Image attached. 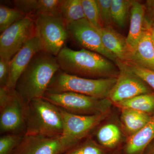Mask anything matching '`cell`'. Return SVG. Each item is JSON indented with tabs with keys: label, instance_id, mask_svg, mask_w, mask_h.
Wrapping results in <instances>:
<instances>
[{
	"label": "cell",
	"instance_id": "cell-24",
	"mask_svg": "<svg viewBox=\"0 0 154 154\" xmlns=\"http://www.w3.org/2000/svg\"><path fill=\"white\" fill-rule=\"evenodd\" d=\"M81 1L86 19L97 30L104 27L96 0H81Z\"/></svg>",
	"mask_w": 154,
	"mask_h": 154
},
{
	"label": "cell",
	"instance_id": "cell-19",
	"mask_svg": "<svg viewBox=\"0 0 154 154\" xmlns=\"http://www.w3.org/2000/svg\"><path fill=\"white\" fill-rule=\"evenodd\" d=\"M60 16L66 25L86 19L81 0H61Z\"/></svg>",
	"mask_w": 154,
	"mask_h": 154
},
{
	"label": "cell",
	"instance_id": "cell-21",
	"mask_svg": "<svg viewBox=\"0 0 154 154\" xmlns=\"http://www.w3.org/2000/svg\"><path fill=\"white\" fill-rule=\"evenodd\" d=\"M134 1L111 0V9L113 24L120 28L126 25Z\"/></svg>",
	"mask_w": 154,
	"mask_h": 154
},
{
	"label": "cell",
	"instance_id": "cell-16",
	"mask_svg": "<svg viewBox=\"0 0 154 154\" xmlns=\"http://www.w3.org/2000/svg\"><path fill=\"white\" fill-rule=\"evenodd\" d=\"M145 5L134 1L130 11V24L126 41L133 51L140 40L146 25Z\"/></svg>",
	"mask_w": 154,
	"mask_h": 154
},
{
	"label": "cell",
	"instance_id": "cell-15",
	"mask_svg": "<svg viewBox=\"0 0 154 154\" xmlns=\"http://www.w3.org/2000/svg\"><path fill=\"white\" fill-rule=\"evenodd\" d=\"M129 62L154 70V47L152 39L151 28L147 20L143 34L136 47L132 51Z\"/></svg>",
	"mask_w": 154,
	"mask_h": 154
},
{
	"label": "cell",
	"instance_id": "cell-20",
	"mask_svg": "<svg viewBox=\"0 0 154 154\" xmlns=\"http://www.w3.org/2000/svg\"><path fill=\"white\" fill-rule=\"evenodd\" d=\"M121 108H128L148 113L154 110V94H142L116 104Z\"/></svg>",
	"mask_w": 154,
	"mask_h": 154
},
{
	"label": "cell",
	"instance_id": "cell-11",
	"mask_svg": "<svg viewBox=\"0 0 154 154\" xmlns=\"http://www.w3.org/2000/svg\"><path fill=\"white\" fill-rule=\"evenodd\" d=\"M119 74L116 82L107 99L116 104L142 94H149V90L145 83L129 70L123 63H116Z\"/></svg>",
	"mask_w": 154,
	"mask_h": 154
},
{
	"label": "cell",
	"instance_id": "cell-7",
	"mask_svg": "<svg viewBox=\"0 0 154 154\" xmlns=\"http://www.w3.org/2000/svg\"><path fill=\"white\" fill-rule=\"evenodd\" d=\"M36 36L44 52L56 57L69 36L66 25L60 16L40 15L35 19Z\"/></svg>",
	"mask_w": 154,
	"mask_h": 154
},
{
	"label": "cell",
	"instance_id": "cell-2",
	"mask_svg": "<svg viewBox=\"0 0 154 154\" xmlns=\"http://www.w3.org/2000/svg\"><path fill=\"white\" fill-rule=\"evenodd\" d=\"M59 70L56 57L44 51L38 52L19 77L14 89L25 103L43 98L53 77Z\"/></svg>",
	"mask_w": 154,
	"mask_h": 154
},
{
	"label": "cell",
	"instance_id": "cell-18",
	"mask_svg": "<svg viewBox=\"0 0 154 154\" xmlns=\"http://www.w3.org/2000/svg\"><path fill=\"white\" fill-rule=\"evenodd\" d=\"M148 113L133 109L123 108L121 119L125 127L131 135L140 130L150 120Z\"/></svg>",
	"mask_w": 154,
	"mask_h": 154
},
{
	"label": "cell",
	"instance_id": "cell-12",
	"mask_svg": "<svg viewBox=\"0 0 154 154\" xmlns=\"http://www.w3.org/2000/svg\"><path fill=\"white\" fill-rule=\"evenodd\" d=\"M65 150L60 137L25 134L14 154H60Z\"/></svg>",
	"mask_w": 154,
	"mask_h": 154
},
{
	"label": "cell",
	"instance_id": "cell-23",
	"mask_svg": "<svg viewBox=\"0 0 154 154\" xmlns=\"http://www.w3.org/2000/svg\"><path fill=\"white\" fill-rule=\"evenodd\" d=\"M25 14L14 8L1 5L0 6V32L2 33L7 28L16 22L27 17Z\"/></svg>",
	"mask_w": 154,
	"mask_h": 154
},
{
	"label": "cell",
	"instance_id": "cell-22",
	"mask_svg": "<svg viewBox=\"0 0 154 154\" xmlns=\"http://www.w3.org/2000/svg\"><path fill=\"white\" fill-rule=\"evenodd\" d=\"M97 139L102 145L108 148L116 146L121 138V132L117 125L112 123L101 127L96 134Z\"/></svg>",
	"mask_w": 154,
	"mask_h": 154
},
{
	"label": "cell",
	"instance_id": "cell-25",
	"mask_svg": "<svg viewBox=\"0 0 154 154\" xmlns=\"http://www.w3.org/2000/svg\"><path fill=\"white\" fill-rule=\"evenodd\" d=\"M123 63L130 71L154 90V70L138 65L131 62Z\"/></svg>",
	"mask_w": 154,
	"mask_h": 154
},
{
	"label": "cell",
	"instance_id": "cell-33",
	"mask_svg": "<svg viewBox=\"0 0 154 154\" xmlns=\"http://www.w3.org/2000/svg\"><path fill=\"white\" fill-rule=\"evenodd\" d=\"M151 33H152V39L154 47V31L151 28Z\"/></svg>",
	"mask_w": 154,
	"mask_h": 154
},
{
	"label": "cell",
	"instance_id": "cell-10",
	"mask_svg": "<svg viewBox=\"0 0 154 154\" xmlns=\"http://www.w3.org/2000/svg\"><path fill=\"white\" fill-rule=\"evenodd\" d=\"M66 26L69 36L84 48L99 54L114 63L118 61L115 56L105 48L99 30L87 19H81Z\"/></svg>",
	"mask_w": 154,
	"mask_h": 154
},
{
	"label": "cell",
	"instance_id": "cell-28",
	"mask_svg": "<svg viewBox=\"0 0 154 154\" xmlns=\"http://www.w3.org/2000/svg\"><path fill=\"white\" fill-rule=\"evenodd\" d=\"M100 17L104 27H112L113 25L111 14V0H96Z\"/></svg>",
	"mask_w": 154,
	"mask_h": 154
},
{
	"label": "cell",
	"instance_id": "cell-29",
	"mask_svg": "<svg viewBox=\"0 0 154 154\" xmlns=\"http://www.w3.org/2000/svg\"><path fill=\"white\" fill-rule=\"evenodd\" d=\"M66 154H104V152L95 143L89 142Z\"/></svg>",
	"mask_w": 154,
	"mask_h": 154
},
{
	"label": "cell",
	"instance_id": "cell-17",
	"mask_svg": "<svg viewBox=\"0 0 154 154\" xmlns=\"http://www.w3.org/2000/svg\"><path fill=\"white\" fill-rule=\"evenodd\" d=\"M154 139V114L145 126L128 139L125 146L126 154L141 153Z\"/></svg>",
	"mask_w": 154,
	"mask_h": 154
},
{
	"label": "cell",
	"instance_id": "cell-3",
	"mask_svg": "<svg viewBox=\"0 0 154 154\" xmlns=\"http://www.w3.org/2000/svg\"><path fill=\"white\" fill-rule=\"evenodd\" d=\"M25 133L60 137L63 122L60 108L43 98L25 103Z\"/></svg>",
	"mask_w": 154,
	"mask_h": 154
},
{
	"label": "cell",
	"instance_id": "cell-8",
	"mask_svg": "<svg viewBox=\"0 0 154 154\" xmlns=\"http://www.w3.org/2000/svg\"><path fill=\"white\" fill-rule=\"evenodd\" d=\"M60 110L63 122L60 140L66 150L85 137L107 115V112L94 115H79L69 113L61 108Z\"/></svg>",
	"mask_w": 154,
	"mask_h": 154
},
{
	"label": "cell",
	"instance_id": "cell-34",
	"mask_svg": "<svg viewBox=\"0 0 154 154\" xmlns=\"http://www.w3.org/2000/svg\"><path fill=\"white\" fill-rule=\"evenodd\" d=\"M149 154H154V148L150 152V153Z\"/></svg>",
	"mask_w": 154,
	"mask_h": 154
},
{
	"label": "cell",
	"instance_id": "cell-31",
	"mask_svg": "<svg viewBox=\"0 0 154 154\" xmlns=\"http://www.w3.org/2000/svg\"><path fill=\"white\" fill-rule=\"evenodd\" d=\"M145 6L146 12H147L150 20L154 18V0L146 1Z\"/></svg>",
	"mask_w": 154,
	"mask_h": 154
},
{
	"label": "cell",
	"instance_id": "cell-5",
	"mask_svg": "<svg viewBox=\"0 0 154 154\" xmlns=\"http://www.w3.org/2000/svg\"><path fill=\"white\" fill-rule=\"evenodd\" d=\"M25 103L15 89L0 88L1 134H18L25 130Z\"/></svg>",
	"mask_w": 154,
	"mask_h": 154
},
{
	"label": "cell",
	"instance_id": "cell-30",
	"mask_svg": "<svg viewBox=\"0 0 154 154\" xmlns=\"http://www.w3.org/2000/svg\"><path fill=\"white\" fill-rule=\"evenodd\" d=\"M10 60L0 58V87H6L10 75Z\"/></svg>",
	"mask_w": 154,
	"mask_h": 154
},
{
	"label": "cell",
	"instance_id": "cell-14",
	"mask_svg": "<svg viewBox=\"0 0 154 154\" xmlns=\"http://www.w3.org/2000/svg\"><path fill=\"white\" fill-rule=\"evenodd\" d=\"M98 30L105 48L118 60L122 63L130 61L132 51L127 44L126 38L112 27H104Z\"/></svg>",
	"mask_w": 154,
	"mask_h": 154
},
{
	"label": "cell",
	"instance_id": "cell-6",
	"mask_svg": "<svg viewBox=\"0 0 154 154\" xmlns=\"http://www.w3.org/2000/svg\"><path fill=\"white\" fill-rule=\"evenodd\" d=\"M44 99L69 113L79 115H94L106 113L110 101L98 99L73 92L52 94L46 92Z\"/></svg>",
	"mask_w": 154,
	"mask_h": 154
},
{
	"label": "cell",
	"instance_id": "cell-32",
	"mask_svg": "<svg viewBox=\"0 0 154 154\" xmlns=\"http://www.w3.org/2000/svg\"><path fill=\"white\" fill-rule=\"evenodd\" d=\"M147 21H148L149 24L150 25L152 29L154 31V18L150 19V20H147Z\"/></svg>",
	"mask_w": 154,
	"mask_h": 154
},
{
	"label": "cell",
	"instance_id": "cell-13",
	"mask_svg": "<svg viewBox=\"0 0 154 154\" xmlns=\"http://www.w3.org/2000/svg\"><path fill=\"white\" fill-rule=\"evenodd\" d=\"M44 51L40 40L36 36L28 42L11 59L10 62V75L7 88L15 89L17 81L36 54Z\"/></svg>",
	"mask_w": 154,
	"mask_h": 154
},
{
	"label": "cell",
	"instance_id": "cell-4",
	"mask_svg": "<svg viewBox=\"0 0 154 154\" xmlns=\"http://www.w3.org/2000/svg\"><path fill=\"white\" fill-rule=\"evenodd\" d=\"M117 78L92 79L68 74L59 70L53 77L46 92H73L98 99L108 98Z\"/></svg>",
	"mask_w": 154,
	"mask_h": 154
},
{
	"label": "cell",
	"instance_id": "cell-27",
	"mask_svg": "<svg viewBox=\"0 0 154 154\" xmlns=\"http://www.w3.org/2000/svg\"><path fill=\"white\" fill-rule=\"evenodd\" d=\"M14 8L26 16L36 18L38 15V0H14Z\"/></svg>",
	"mask_w": 154,
	"mask_h": 154
},
{
	"label": "cell",
	"instance_id": "cell-9",
	"mask_svg": "<svg viewBox=\"0 0 154 154\" xmlns=\"http://www.w3.org/2000/svg\"><path fill=\"white\" fill-rule=\"evenodd\" d=\"M36 36L35 18L27 16L7 28L0 36V58L11 60L27 42Z\"/></svg>",
	"mask_w": 154,
	"mask_h": 154
},
{
	"label": "cell",
	"instance_id": "cell-26",
	"mask_svg": "<svg viewBox=\"0 0 154 154\" xmlns=\"http://www.w3.org/2000/svg\"><path fill=\"white\" fill-rule=\"evenodd\" d=\"M23 136L19 134H8L0 138V154H9L17 147Z\"/></svg>",
	"mask_w": 154,
	"mask_h": 154
},
{
	"label": "cell",
	"instance_id": "cell-1",
	"mask_svg": "<svg viewBox=\"0 0 154 154\" xmlns=\"http://www.w3.org/2000/svg\"><path fill=\"white\" fill-rule=\"evenodd\" d=\"M56 57L60 70L68 74L98 79L103 77L117 78L119 74L115 63L99 54L85 48L74 50L64 46Z\"/></svg>",
	"mask_w": 154,
	"mask_h": 154
}]
</instances>
